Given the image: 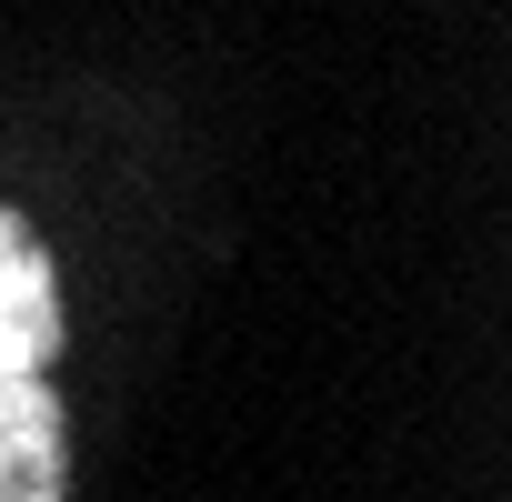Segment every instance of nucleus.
I'll use <instances>...</instances> for the list:
<instances>
[{"label":"nucleus","instance_id":"1","mask_svg":"<svg viewBox=\"0 0 512 502\" xmlns=\"http://www.w3.org/2000/svg\"><path fill=\"white\" fill-rule=\"evenodd\" d=\"M71 292L31 211L0 201V502H71Z\"/></svg>","mask_w":512,"mask_h":502}]
</instances>
